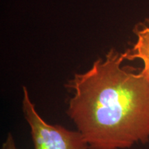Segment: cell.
I'll return each instance as SVG.
<instances>
[{
    "label": "cell",
    "instance_id": "cell-1",
    "mask_svg": "<svg viewBox=\"0 0 149 149\" xmlns=\"http://www.w3.org/2000/svg\"><path fill=\"white\" fill-rule=\"evenodd\" d=\"M124 59L112 49L67 84L73 95L66 113L89 149L128 148L149 140V81L122 66Z\"/></svg>",
    "mask_w": 149,
    "mask_h": 149
},
{
    "label": "cell",
    "instance_id": "cell-2",
    "mask_svg": "<svg viewBox=\"0 0 149 149\" xmlns=\"http://www.w3.org/2000/svg\"><path fill=\"white\" fill-rule=\"evenodd\" d=\"M22 110L31 128L35 149H89L79 131H73L60 125H52L39 115L30 98L26 87H23Z\"/></svg>",
    "mask_w": 149,
    "mask_h": 149
},
{
    "label": "cell",
    "instance_id": "cell-3",
    "mask_svg": "<svg viewBox=\"0 0 149 149\" xmlns=\"http://www.w3.org/2000/svg\"><path fill=\"white\" fill-rule=\"evenodd\" d=\"M137 40L133 48L126 52V59H140L144 63L141 72L149 81V27H145L137 32Z\"/></svg>",
    "mask_w": 149,
    "mask_h": 149
},
{
    "label": "cell",
    "instance_id": "cell-4",
    "mask_svg": "<svg viewBox=\"0 0 149 149\" xmlns=\"http://www.w3.org/2000/svg\"><path fill=\"white\" fill-rule=\"evenodd\" d=\"M1 149H17L15 144V139L11 133H9L8 134L6 139L2 144Z\"/></svg>",
    "mask_w": 149,
    "mask_h": 149
}]
</instances>
